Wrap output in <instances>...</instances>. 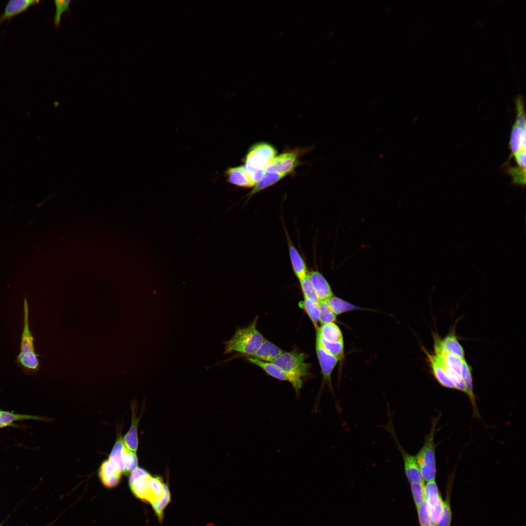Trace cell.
I'll list each match as a JSON object with an SVG mask.
<instances>
[{
  "instance_id": "6da1fadb",
  "label": "cell",
  "mask_w": 526,
  "mask_h": 526,
  "mask_svg": "<svg viewBox=\"0 0 526 526\" xmlns=\"http://www.w3.org/2000/svg\"><path fill=\"white\" fill-rule=\"evenodd\" d=\"M306 355L297 351L284 352L272 362L286 376L297 395L300 394L304 379L309 375V365L305 361Z\"/></svg>"
},
{
  "instance_id": "7a4b0ae2",
  "label": "cell",
  "mask_w": 526,
  "mask_h": 526,
  "mask_svg": "<svg viewBox=\"0 0 526 526\" xmlns=\"http://www.w3.org/2000/svg\"><path fill=\"white\" fill-rule=\"evenodd\" d=\"M256 316L247 326L237 328L232 337L225 343L224 354L237 352L249 357L259 349L264 338L257 328Z\"/></svg>"
},
{
  "instance_id": "3957f363",
  "label": "cell",
  "mask_w": 526,
  "mask_h": 526,
  "mask_svg": "<svg viewBox=\"0 0 526 526\" xmlns=\"http://www.w3.org/2000/svg\"><path fill=\"white\" fill-rule=\"evenodd\" d=\"M34 340L29 326V305L27 299L25 298L20 352L17 357V362L27 375L35 373L39 367V361L34 348Z\"/></svg>"
},
{
  "instance_id": "277c9868",
  "label": "cell",
  "mask_w": 526,
  "mask_h": 526,
  "mask_svg": "<svg viewBox=\"0 0 526 526\" xmlns=\"http://www.w3.org/2000/svg\"><path fill=\"white\" fill-rule=\"evenodd\" d=\"M438 418L432 420L431 431L425 435L424 444L415 456L422 477L427 482L435 480L436 476V445L434 438Z\"/></svg>"
},
{
  "instance_id": "5b68a950",
  "label": "cell",
  "mask_w": 526,
  "mask_h": 526,
  "mask_svg": "<svg viewBox=\"0 0 526 526\" xmlns=\"http://www.w3.org/2000/svg\"><path fill=\"white\" fill-rule=\"evenodd\" d=\"M389 415V421L386 425L383 426L392 436L394 440L395 444L402 455L403 459L405 473L406 477L410 484L413 483H424V480L421 475L420 470L418 466L415 456L408 453L400 445L395 434L393 427L392 413L389 409H388Z\"/></svg>"
},
{
  "instance_id": "8992f818",
  "label": "cell",
  "mask_w": 526,
  "mask_h": 526,
  "mask_svg": "<svg viewBox=\"0 0 526 526\" xmlns=\"http://www.w3.org/2000/svg\"><path fill=\"white\" fill-rule=\"evenodd\" d=\"M277 151L271 145L265 143L254 145L248 152L244 166L248 168L265 170L268 165L276 157Z\"/></svg>"
},
{
  "instance_id": "52a82bcc",
  "label": "cell",
  "mask_w": 526,
  "mask_h": 526,
  "mask_svg": "<svg viewBox=\"0 0 526 526\" xmlns=\"http://www.w3.org/2000/svg\"><path fill=\"white\" fill-rule=\"evenodd\" d=\"M434 353L440 355L443 359L449 376L453 383L455 389L466 394V390L462 376V359L456 356L445 352L441 348L438 341H434Z\"/></svg>"
},
{
  "instance_id": "ba28073f",
  "label": "cell",
  "mask_w": 526,
  "mask_h": 526,
  "mask_svg": "<svg viewBox=\"0 0 526 526\" xmlns=\"http://www.w3.org/2000/svg\"><path fill=\"white\" fill-rule=\"evenodd\" d=\"M424 492L428 512L437 526L442 515L443 500L435 480L427 482L424 485Z\"/></svg>"
},
{
  "instance_id": "9c48e42d",
  "label": "cell",
  "mask_w": 526,
  "mask_h": 526,
  "mask_svg": "<svg viewBox=\"0 0 526 526\" xmlns=\"http://www.w3.org/2000/svg\"><path fill=\"white\" fill-rule=\"evenodd\" d=\"M316 350L322 375L321 387H323L324 385L327 384L334 394L331 375L339 359L326 351L317 339L316 340Z\"/></svg>"
},
{
  "instance_id": "30bf717a",
  "label": "cell",
  "mask_w": 526,
  "mask_h": 526,
  "mask_svg": "<svg viewBox=\"0 0 526 526\" xmlns=\"http://www.w3.org/2000/svg\"><path fill=\"white\" fill-rule=\"evenodd\" d=\"M424 351L427 357L432 374L436 380L444 387L454 389V385L448 375L443 358L434 353H430L425 349H424Z\"/></svg>"
},
{
  "instance_id": "8fae6325",
  "label": "cell",
  "mask_w": 526,
  "mask_h": 526,
  "mask_svg": "<svg viewBox=\"0 0 526 526\" xmlns=\"http://www.w3.org/2000/svg\"><path fill=\"white\" fill-rule=\"evenodd\" d=\"M297 164V155L294 152H285L275 157L265 171L278 172L285 176L293 170Z\"/></svg>"
},
{
  "instance_id": "7c38bea8",
  "label": "cell",
  "mask_w": 526,
  "mask_h": 526,
  "mask_svg": "<svg viewBox=\"0 0 526 526\" xmlns=\"http://www.w3.org/2000/svg\"><path fill=\"white\" fill-rule=\"evenodd\" d=\"M98 476L102 484L109 488L116 487L123 474L121 471L109 459L104 461L98 470Z\"/></svg>"
},
{
  "instance_id": "4fadbf2b",
  "label": "cell",
  "mask_w": 526,
  "mask_h": 526,
  "mask_svg": "<svg viewBox=\"0 0 526 526\" xmlns=\"http://www.w3.org/2000/svg\"><path fill=\"white\" fill-rule=\"evenodd\" d=\"M310 281L319 301H327L334 296L329 283L324 277L317 270L308 273Z\"/></svg>"
},
{
  "instance_id": "5bb4252c",
  "label": "cell",
  "mask_w": 526,
  "mask_h": 526,
  "mask_svg": "<svg viewBox=\"0 0 526 526\" xmlns=\"http://www.w3.org/2000/svg\"><path fill=\"white\" fill-rule=\"evenodd\" d=\"M30 420L48 422L51 419L36 415L15 413L0 408V429L8 427H16V422Z\"/></svg>"
},
{
  "instance_id": "9a60e30c",
  "label": "cell",
  "mask_w": 526,
  "mask_h": 526,
  "mask_svg": "<svg viewBox=\"0 0 526 526\" xmlns=\"http://www.w3.org/2000/svg\"><path fill=\"white\" fill-rule=\"evenodd\" d=\"M150 475L147 474L129 478V485L132 494L138 499L149 502L150 498V490L149 479Z\"/></svg>"
},
{
  "instance_id": "2e32d148",
  "label": "cell",
  "mask_w": 526,
  "mask_h": 526,
  "mask_svg": "<svg viewBox=\"0 0 526 526\" xmlns=\"http://www.w3.org/2000/svg\"><path fill=\"white\" fill-rule=\"evenodd\" d=\"M286 235L292 267L295 276L300 281L308 274L306 265L303 259L292 242L287 232H286Z\"/></svg>"
},
{
  "instance_id": "e0dca14e",
  "label": "cell",
  "mask_w": 526,
  "mask_h": 526,
  "mask_svg": "<svg viewBox=\"0 0 526 526\" xmlns=\"http://www.w3.org/2000/svg\"><path fill=\"white\" fill-rule=\"evenodd\" d=\"M39 2L34 0H10L7 2L3 12L0 15V25L14 17L21 14L30 6Z\"/></svg>"
},
{
  "instance_id": "ac0fdd59",
  "label": "cell",
  "mask_w": 526,
  "mask_h": 526,
  "mask_svg": "<svg viewBox=\"0 0 526 526\" xmlns=\"http://www.w3.org/2000/svg\"><path fill=\"white\" fill-rule=\"evenodd\" d=\"M526 129L519 127L514 123L513 125L509 142V148L511 154L508 160L512 157H514L521 152L526 151Z\"/></svg>"
},
{
  "instance_id": "d6986e66",
  "label": "cell",
  "mask_w": 526,
  "mask_h": 526,
  "mask_svg": "<svg viewBox=\"0 0 526 526\" xmlns=\"http://www.w3.org/2000/svg\"><path fill=\"white\" fill-rule=\"evenodd\" d=\"M461 376L466 390V394L471 402L473 413L475 416L479 417V413L473 392L472 368L465 358L462 359Z\"/></svg>"
},
{
  "instance_id": "ffe728a7",
  "label": "cell",
  "mask_w": 526,
  "mask_h": 526,
  "mask_svg": "<svg viewBox=\"0 0 526 526\" xmlns=\"http://www.w3.org/2000/svg\"><path fill=\"white\" fill-rule=\"evenodd\" d=\"M283 352V350L278 346L264 338L257 351L247 357H252L266 362H272Z\"/></svg>"
},
{
  "instance_id": "44dd1931",
  "label": "cell",
  "mask_w": 526,
  "mask_h": 526,
  "mask_svg": "<svg viewBox=\"0 0 526 526\" xmlns=\"http://www.w3.org/2000/svg\"><path fill=\"white\" fill-rule=\"evenodd\" d=\"M131 408L132 416L131 426L123 439L125 446L128 449L136 452L138 447L137 429L140 417H137L136 409L133 404L131 405Z\"/></svg>"
},
{
  "instance_id": "7402d4cb",
  "label": "cell",
  "mask_w": 526,
  "mask_h": 526,
  "mask_svg": "<svg viewBox=\"0 0 526 526\" xmlns=\"http://www.w3.org/2000/svg\"><path fill=\"white\" fill-rule=\"evenodd\" d=\"M440 344L445 352L462 358H465L464 349L458 340L454 328L452 329L443 338L440 339Z\"/></svg>"
},
{
  "instance_id": "603a6c76",
  "label": "cell",
  "mask_w": 526,
  "mask_h": 526,
  "mask_svg": "<svg viewBox=\"0 0 526 526\" xmlns=\"http://www.w3.org/2000/svg\"><path fill=\"white\" fill-rule=\"evenodd\" d=\"M225 173L228 181L232 184L244 188L252 187L255 185V183L243 171L241 166L228 168Z\"/></svg>"
},
{
  "instance_id": "cb8c5ba5",
  "label": "cell",
  "mask_w": 526,
  "mask_h": 526,
  "mask_svg": "<svg viewBox=\"0 0 526 526\" xmlns=\"http://www.w3.org/2000/svg\"><path fill=\"white\" fill-rule=\"evenodd\" d=\"M316 330V335L325 341L328 342L343 341L341 330L335 322L321 324Z\"/></svg>"
},
{
  "instance_id": "d4e9b609",
  "label": "cell",
  "mask_w": 526,
  "mask_h": 526,
  "mask_svg": "<svg viewBox=\"0 0 526 526\" xmlns=\"http://www.w3.org/2000/svg\"><path fill=\"white\" fill-rule=\"evenodd\" d=\"M246 359L250 363L260 367L268 375L279 380L287 381L284 374L273 362L263 361L252 357H246Z\"/></svg>"
},
{
  "instance_id": "484cf974",
  "label": "cell",
  "mask_w": 526,
  "mask_h": 526,
  "mask_svg": "<svg viewBox=\"0 0 526 526\" xmlns=\"http://www.w3.org/2000/svg\"><path fill=\"white\" fill-rule=\"evenodd\" d=\"M284 176L285 175L278 172L265 171L262 178L255 184L254 188L249 193L248 196H252L258 192L269 187Z\"/></svg>"
},
{
  "instance_id": "4316f807",
  "label": "cell",
  "mask_w": 526,
  "mask_h": 526,
  "mask_svg": "<svg viewBox=\"0 0 526 526\" xmlns=\"http://www.w3.org/2000/svg\"><path fill=\"white\" fill-rule=\"evenodd\" d=\"M125 447L123 438L120 433L117 434L116 441L109 456V460L113 463L125 475V469L122 461L123 451Z\"/></svg>"
},
{
  "instance_id": "83f0119b",
  "label": "cell",
  "mask_w": 526,
  "mask_h": 526,
  "mask_svg": "<svg viewBox=\"0 0 526 526\" xmlns=\"http://www.w3.org/2000/svg\"><path fill=\"white\" fill-rule=\"evenodd\" d=\"M326 301L331 309L336 316L352 310L363 309L361 307L335 296L332 297Z\"/></svg>"
},
{
  "instance_id": "f1b7e54d",
  "label": "cell",
  "mask_w": 526,
  "mask_h": 526,
  "mask_svg": "<svg viewBox=\"0 0 526 526\" xmlns=\"http://www.w3.org/2000/svg\"><path fill=\"white\" fill-rule=\"evenodd\" d=\"M149 484L150 490L149 503L152 505L161 499L163 495L164 484L159 477L150 475L149 479Z\"/></svg>"
},
{
  "instance_id": "f546056e",
  "label": "cell",
  "mask_w": 526,
  "mask_h": 526,
  "mask_svg": "<svg viewBox=\"0 0 526 526\" xmlns=\"http://www.w3.org/2000/svg\"><path fill=\"white\" fill-rule=\"evenodd\" d=\"M300 307L303 309L312 321L315 329L318 327L319 315V304L310 300L304 299L300 302Z\"/></svg>"
},
{
  "instance_id": "4dcf8cb0",
  "label": "cell",
  "mask_w": 526,
  "mask_h": 526,
  "mask_svg": "<svg viewBox=\"0 0 526 526\" xmlns=\"http://www.w3.org/2000/svg\"><path fill=\"white\" fill-rule=\"evenodd\" d=\"M317 339L322 347L328 352L337 357L339 360L342 358L344 353L343 341L328 342L321 338L316 335Z\"/></svg>"
},
{
  "instance_id": "1f68e13d",
  "label": "cell",
  "mask_w": 526,
  "mask_h": 526,
  "mask_svg": "<svg viewBox=\"0 0 526 526\" xmlns=\"http://www.w3.org/2000/svg\"><path fill=\"white\" fill-rule=\"evenodd\" d=\"M504 171L511 177L512 183L524 187L526 184V169L519 168L517 166H511L508 164H504L503 165Z\"/></svg>"
},
{
  "instance_id": "d6a6232c",
  "label": "cell",
  "mask_w": 526,
  "mask_h": 526,
  "mask_svg": "<svg viewBox=\"0 0 526 526\" xmlns=\"http://www.w3.org/2000/svg\"><path fill=\"white\" fill-rule=\"evenodd\" d=\"M122 461L125 475L131 473L138 467L136 452L129 450L125 446L123 451Z\"/></svg>"
},
{
  "instance_id": "836d02e7",
  "label": "cell",
  "mask_w": 526,
  "mask_h": 526,
  "mask_svg": "<svg viewBox=\"0 0 526 526\" xmlns=\"http://www.w3.org/2000/svg\"><path fill=\"white\" fill-rule=\"evenodd\" d=\"M319 321L321 324L336 321V315L332 311L326 301H319Z\"/></svg>"
},
{
  "instance_id": "e575fe53",
  "label": "cell",
  "mask_w": 526,
  "mask_h": 526,
  "mask_svg": "<svg viewBox=\"0 0 526 526\" xmlns=\"http://www.w3.org/2000/svg\"><path fill=\"white\" fill-rule=\"evenodd\" d=\"M451 519L452 512L450 501V494L448 490L445 499L443 502L441 517L437 526H451Z\"/></svg>"
},
{
  "instance_id": "d590c367",
  "label": "cell",
  "mask_w": 526,
  "mask_h": 526,
  "mask_svg": "<svg viewBox=\"0 0 526 526\" xmlns=\"http://www.w3.org/2000/svg\"><path fill=\"white\" fill-rule=\"evenodd\" d=\"M299 282L304 298L319 304V301L311 283L308 274Z\"/></svg>"
},
{
  "instance_id": "8d00e7d4",
  "label": "cell",
  "mask_w": 526,
  "mask_h": 526,
  "mask_svg": "<svg viewBox=\"0 0 526 526\" xmlns=\"http://www.w3.org/2000/svg\"><path fill=\"white\" fill-rule=\"evenodd\" d=\"M420 526H437L432 520L424 498L417 508Z\"/></svg>"
},
{
  "instance_id": "74e56055",
  "label": "cell",
  "mask_w": 526,
  "mask_h": 526,
  "mask_svg": "<svg viewBox=\"0 0 526 526\" xmlns=\"http://www.w3.org/2000/svg\"><path fill=\"white\" fill-rule=\"evenodd\" d=\"M170 493L168 486L164 484L163 495L161 499L159 502L151 505L153 509L159 519H162L163 510L170 501Z\"/></svg>"
},
{
  "instance_id": "f35d334b",
  "label": "cell",
  "mask_w": 526,
  "mask_h": 526,
  "mask_svg": "<svg viewBox=\"0 0 526 526\" xmlns=\"http://www.w3.org/2000/svg\"><path fill=\"white\" fill-rule=\"evenodd\" d=\"M71 2V0H56L54 1L56 9L53 20L56 28L59 27L61 16L68 9Z\"/></svg>"
},
{
  "instance_id": "ab89813d",
  "label": "cell",
  "mask_w": 526,
  "mask_h": 526,
  "mask_svg": "<svg viewBox=\"0 0 526 526\" xmlns=\"http://www.w3.org/2000/svg\"><path fill=\"white\" fill-rule=\"evenodd\" d=\"M411 489L413 496V499L416 509L420 503L425 497L424 482L413 483L410 484Z\"/></svg>"
}]
</instances>
